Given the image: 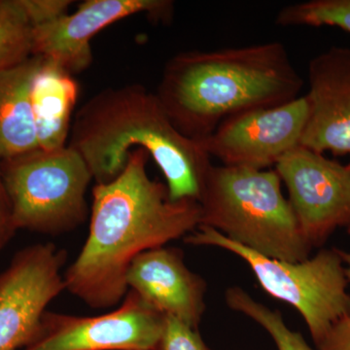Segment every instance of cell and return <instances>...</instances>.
I'll list each match as a JSON object with an SVG mask.
<instances>
[{
	"mask_svg": "<svg viewBox=\"0 0 350 350\" xmlns=\"http://www.w3.org/2000/svg\"><path fill=\"white\" fill-rule=\"evenodd\" d=\"M308 117L306 96L278 105L234 115L199 140L223 165L265 170L300 145Z\"/></svg>",
	"mask_w": 350,
	"mask_h": 350,
	"instance_id": "obj_10",
	"label": "cell"
},
{
	"mask_svg": "<svg viewBox=\"0 0 350 350\" xmlns=\"http://www.w3.org/2000/svg\"><path fill=\"white\" fill-rule=\"evenodd\" d=\"M347 232H349V234H350V227L349 228V229H347Z\"/></svg>",
	"mask_w": 350,
	"mask_h": 350,
	"instance_id": "obj_23",
	"label": "cell"
},
{
	"mask_svg": "<svg viewBox=\"0 0 350 350\" xmlns=\"http://www.w3.org/2000/svg\"><path fill=\"white\" fill-rule=\"evenodd\" d=\"M225 299L231 310L243 313L268 332L278 350H319L312 349L301 333L288 328L282 313L254 300L243 288L230 287Z\"/></svg>",
	"mask_w": 350,
	"mask_h": 350,
	"instance_id": "obj_17",
	"label": "cell"
},
{
	"mask_svg": "<svg viewBox=\"0 0 350 350\" xmlns=\"http://www.w3.org/2000/svg\"><path fill=\"white\" fill-rule=\"evenodd\" d=\"M300 73L284 45L186 51L169 59L157 96L181 133L202 140L229 117L299 98Z\"/></svg>",
	"mask_w": 350,
	"mask_h": 350,
	"instance_id": "obj_2",
	"label": "cell"
},
{
	"mask_svg": "<svg viewBox=\"0 0 350 350\" xmlns=\"http://www.w3.org/2000/svg\"><path fill=\"white\" fill-rule=\"evenodd\" d=\"M184 241L216 246L241 257L264 291L301 313L317 347L338 320L350 315L349 280L338 248L322 250L303 262L282 261L264 256L204 225H200Z\"/></svg>",
	"mask_w": 350,
	"mask_h": 350,
	"instance_id": "obj_5",
	"label": "cell"
},
{
	"mask_svg": "<svg viewBox=\"0 0 350 350\" xmlns=\"http://www.w3.org/2000/svg\"><path fill=\"white\" fill-rule=\"evenodd\" d=\"M1 172L17 230L59 236L90 215L86 193L93 175L68 145L1 160Z\"/></svg>",
	"mask_w": 350,
	"mask_h": 350,
	"instance_id": "obj_6",
	"label": "cell"
},
{
	"mask_svg": "<svg viewBox=\"0 0 350 350\" xmlns=\"http://www.w3.org/2000/svg\"><path fill=\"white\" fill-rule=\"evenodd\" d=\"M280 27H334L350 33V0H308L283 7L276 14Z\"/></svg>",
	"mask_w": 350,
	"mask_h": 350,
	"instance_id": "obj_18",
	"label": "cell"
},
{
	"mask_svg": "<svg viewBox=\"0 0 350 350\" xmlns=\"http://www.w3.org/2000/svg\"><path fill=\"white\" fill-rule=\"evenodd\" d=\"M43 57L0 70V160L39 148L32 114V82Z\"/></svg>",
	"mask_w": 350,
	"mask_h": 350,
	"instance_id": "obj_15",
	"label": "cell"
},
{
	"mask_svg": "<svg viewBox=\"0 0 350 350\" xmlns=\"http://www.w3.org/2000/svg\"><path fill=\"white\" fill-rule=\"evenodd\" d=\"M308 117L300 145L350 157V48L333 46L310 59Z\"/></svg>",
	"mask_w": 350,
	"mask_h": 350,
	"instance_id": "obj_12",
	"label": "cell"
},
{
	"mask_svg": "<svg viewBox=\"0 0 350 350\" xmlns=\"http://www.w3.org/2000/svg\"><path fill=\"white\" fill-rule=\"evenodd\" d=\"M170 0H87L73 13L36 25L33 56L54 62L69 72L79 73L91 66V40L108 25L135 14H147L155 21L172 20Z\"/></svg>",
	"mask_w": 350,
	"mask_h": 350,
	"instance_id": "obj_11",
	"label": "cell"
},
{
	"mask_svg": "<svg viewBox=\"0 0 350 350\" xmlns=\"http://www.w3.org/2000/svg\"><path fill=\"white\" fill-rule=\"evenodd\" d=\"M17 231L14 223L12 206L2 177L0 160V252L10 243Z\"/></svg>",
	"mask_w": 350,
	"mask_h": 350,
	"instance_id": "obj_20",
	"label": "cell"
},
{
	"mask_svg": "<svg viewBox=\"0 0 350 350\" xmlns=\"http://www.w3.org/2000/svg\"><path fill=\"white\" fill-rule=\"evenodd\" d=\"M149 158L135 149L116 179L93 189L86 243L64 275L66 290L90 308L119 305L138 255L184 239L200 225L199 202L170 199L167 185L149 176Z\"/></svg>",
	"mask_w": 350,
	"mask_h": 350,
	"instance_id": "obj_1",
	"label": "cell"
},
{
	"mask_svg": "<svg viewBox=\"0 0 350 350\" xmlns=\"http://www.w3.org/2000/svg\"><path fill=\"white\" fill-rule=\"evenodd\" d=\"M165 324V314L129 290L119 308L98 317L46 310L22 350H159Z\"/></svg>",
	"mask_w": 350,
	"mask_h": 350,
	"instance_id": "obj_7",
	"label": "cell"
},
{
	"mask_svg": "<svg viewBox=\"0 0 350 350\" xmlns=\"http://www.w3.org/2000/svg\"><path fill=\"white\" fill-rule=\"evenodd\" d=\"M126 283L129 290L165 317L199 328L206 312V282L189 269L179 248L160 246L138 255L129 268Z\"/></svg>",
	"mask_w": 350,
	"mask_h": 350,
	"instance_id": "obj_13",
	"label": "cell"
},
{
	"mask_svg": "<svg viewBox=\"0 0 350 350\" xmlns=\"http://www.w3.org/2000/svg\"><path fill=\"white\" fill-rule=\"evenodd\" d=\"M319 350H350V315L338 320L327 334Z\"/></svg>",
	"mask_w": 350,
	"mask_h": 350,
	"instance_id": "obj_21",
	"label": "cell"
},
{
	"mask_svg": "<svg viewBox=\"0 0 350 350\" xmlns=\"http://www.w3.org/2000/svg\"><path fill=\"white\" fill-rule=\"evenodd\" d=\"M304 238L319 247L338 228L350 227V163L297 146L275 165Z\"/></svg>",
	"mask_w": 350,
	"mask_h": 350,
	"instance_id": "obj_9",
	"label": "cell"
},
{
	"mask_svg": "<svg viewBox=\"0 0 350 350\" xmlns=\"http://www.w3.org/2000/svg\"><path fill=\"white\" fill-rule=\"evenodd\" d=\"M79 85L61 66L44 59L32 82L31 101L39 148L68 145Z\"/></svg>",
	"mask_w": 350,
	"mask_h": 350,
	"instance_id": "obj_14",
	"label": "cell"
},
{
	"mask_svg": "<svg viewBox=\"0 0 350 350\" xmlns=\"http://www.w3.org/2000/svg\"><path fill=\"white\" fill-rule=\"evenodd\" d=\"M338 251L342 262L347 265V267H345V275H347V280L350 282V253L342 250H338Z\"/></svg>",
	"mask_w": 350,
	"mask_h": 350,
	"instance_id": "obj_22",
	"label": "cell"
},
{
	"mask_svg": "<svg viewBox=\"0 0 350 350\" xmlns=\"http://www.w3.org/2000/svg\"><path fill=\"white\" fill-rule=\"evenodd\" d=\"M159 350H213L200 337L199 330L180 320L165 317V329Z\"/></svg>",
	"mask_w": 350,
	"mask_h": 350,
	"instance_id": "obj_19",
	"label": "cell"
},
{
	"mask_svg": "<svg viewBox=\"0 0 350 350\" xmlns=\"http://www.w3.org/2000/svg\"><path fill=\"white\" fill-rule=\"evenodd\" d=\"M33 29L25 0H0V70L33 56Z\"/></svg>",
	"mask_w": 350,
	"mask_h": 350,
	"instance_id": "obj_16",
	"label": "cell"
},
{
	"mask_svg": "<svg viewBox=\"0 0 350 350\" xmlns=\"http://www.w3.org/2000/svg\"><path fill=\"white\" fill-rule=\"evenodd\" d=\"M68 145L84 159L96 184L116 179L131 152L144 149L165 176L172 200L200 202L213 167L199 140L177 130L157 94L139 84L92 96L76 113Z\"/></svg>",
	"mask_w": 350,
	"mask_h": 350,
	"instance_id": "obj_3",
	"label": "cell"
},
{
	"mask_svg": "<svg viewBox=\"0 0 350 350\" xmlns=\"http://www.w3.org/2000/svg\"><path fill=\"white\" fill-rule=\"evenodd\" d=\"M66 258L56 244H32L0 273V350H22L33 342L46 308L66 290Z\"/></svg>",
	"mask_w": 350,
	"mask_h": 350,
	"instance_id": "obj_8",
	"label": "cell"
},
{
	"mask_svg": "<svg viewBox=\"0 0 350 350\" xmlns=\"http://www.w3.org/2000/svg\"><path fill=\"white\" fill-rule=\"evenodd\" d=\"M275 170L213 165L200 199V225L264 256L298 262L312 248L304 238Z\"/></svg>",
	"mask_w": 350,
	"mask_h": 350,
	"instance_id": "obj_4",
	"label": "cell"
}]
</instances>
